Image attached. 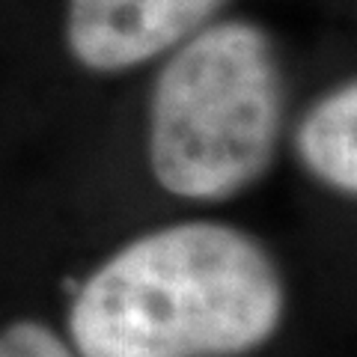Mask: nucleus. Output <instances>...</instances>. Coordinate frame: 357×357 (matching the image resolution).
<instances>
[{"mask_svg": "<svg viewBox=\"0 0 357 357\" xmlns=\"http://www.w3.org/2000/svg\"><path fill=\"white\" fill-rule=\"evenodd\" d=\"M271 253L227 223H176L126 244L77 286L69 333L81 357H236L283 319Z\"/></svg>", "mask_w": 357, "mask_h": 357, "instance_id": "nucleus-1", "label": "nucleus"}, {"mask_svg": "<svg viewBox=\"0 0 357 357\" xmlns=\"http://www.w3.org/2000/svg\"><path fill=\"white\" fill-rule=\"evenodd\" d=\"M286 116L271 36L250 21L206 24L155 77L149 164L164 191L229 199L268 173Z\"/></svg>", "mask_w": 357, "mask_h": 357, "instance_id": "nucleus-2", "label": "nucleus"}, {"mask_svg": "<svg viewBox=\"0 0 357 357\" xmlns=\"http://www.w3.org/2000/svg\"><path fill=\"white\" fill-rule=\"evenodd\" d=\"M357 86L342 84L331 96L319 98L307 110L298 128V152L301 161L310 167L312 176L337 188L342 194L357 191Z\"/></svg>", "mask_w": 357, "mask_h": 357, "instance_id": "nucleus-4", "label": "nucleus"}, {"mask_svg": "<svg viewBox=\"0 0 357 357\" xmlns=\"http://www.w3.org/2000/svg\"><path fill=\"white\" fill-rule=\"evenodd\" d=\"M229 0H69L66 42L93 72H122L182 45Z\"/></svg>", "mask_w": 357, "mask_h": 357, "instance_id": "nucleus-3", "label": "nucleus"}, {"mask_svg": "<svg viewBox=\"0 0 357 357\" xmlns=\"http://www.w3.org/2000/svg\"><path fill=\"white\" fill-rule=\"evenodd\" d=\"M0 357H75V351L48 325L18 319L0 331Z\"/></svg>", "mask_w": 357, "mask_h": 357, "instance_id": "nucleus-5", "label": "nucleus"}]
</instances>
